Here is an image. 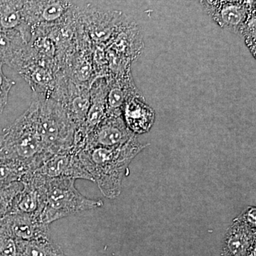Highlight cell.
I'll use <instances>...</instances> for the list:
<instances>
[{
    "instance_id": "obj_25",
    "label": "cell",
    "mask_w": 256,
    "mask_h": 256,
    "mask_svg": "<svg viewBox=\"0 0 256 256\" xmlns=\"http://www.w3.org/2000/svg\"><path fill=\"white\" fill-rule=\"evenodd\" d=\"M200 4L204 10L205 12L210 16H212L220 6V0H200Z\"/></svg>"
},
{
    "instance_id": "obj_19",
    "label": "cell",
    "mask_w": 256,
    "mask_h": 256,
    "mask_svg": "<svg viewBox=\"0 0 256 256\" xmlns=\"http://www.w3.org/2000/svg\"><path fill=\"white\" fill-rule=\"evenodd\" d=\"M21 256H66L50 236L28 240H16Z\"/></svg>"
},
{
    "instance_id": "obj_20",
    "label": "cell",
    "mask_w": 256,
    "mask_h": 256,
    "mask_svg": "<svg viewBox=\"0 0 256 256\" xmlns=\"http://www.w3.org/2000/svg\"><path fill=\"white\" fill-rule=\"evenodd\" d=\"M31 168L22 160L8 156H0V184L21 181Z\"/></svg>"
},
{
    "instance_id": "obj_22",
    "label": "cell",
    "mask_w": 256,
    "mask_h": 256,
    "mask_svg": "<svg viewBox=\"0 0 256 256\" xmlns=\"http://www.w3.org/2000/svg\"><path fill=\"white\" fill-rule=\"evenodd\" d=\"M240 35L244 38L246 44L250 53L256 58V10L250 12L246 21L242 25L240 30Z\"/></svg>"
},
{
    "instance_id": "obj_5",
    "label": "cell",
    "mask_w": 256,
    "mask_h": 256,
    "mask_svg": "<svg viewBox=\"0 0 256 256\" xmlns=\"http://www.w3.org/2000/svg\"><path fill=\"white\" fill-rule=\"evenodd\" d=\"M78 20L84 34L94 45L107 46L128 16L118 10L88 4L78 9Z\"/></svg>"
},
{
    "instance_id": "obj_1",
    "label": "cell",
    "mask_w": 256,
    "mask_h": 256,
    "mask_svg": "<svg viewBox=\"0 0 256 256\" xmlns=\"http://www.w3.org/2000/svg\"><path fill=\"white\" fill-rule=\"evenodd\" d=\"M148 146L141 144L134 136L121 146L84 148L77 152L102 195L114 200L121 194L130 164Z\"/></svg>"
},
{
    "instance_id": "obj_13",
    "label": "cell",
    "mask_w": 256,
    "mask_h": 256,
    "mask_svg": "<svg viewBox=\"0 0 256 256\" xmlns=\"http://www.w3.org/2000/svg\"><path fill=\"white\" fill-rule=\"evenodd\" d=\"M106 48L134 62L142 53L144 41L137 23L128 16Z\"/></svg>"
},
{
    "instance_id": "obj_12",
    "label": "cell",
    "mask_w": 256,
    "mask_h": 256,
    "mask_svg": "<svg viewBox=\"0 0 256 256\" xmlns=\"http://www.w3.org/2000/svg\"><path fill=\"white\" fill-rule=\"evenodd\" d=\"M8 233L15 240H28L50 236V225L43 223L40 216L28 214H10L1 218Z\"/></svg>"
},
{
    "instance_id": "obj_14",
    "label": "cell",
    "mask_w": 256,
    "mask_h": 256,
    "mask_svg": "<svg viewBox=\"0 0 256 256\" xmlns=\"http://www.w3.org/2000/svg\"><path fill=\"white\" fill-rule=\"evenodd\" d=\"M106 78L108 82L106 116H122V108L126 102L140 92L133 80L132 72L109 76Z\"/></svg>"
},
{
    "instance_id": "obj_4",
    "label": "cell",
    "mask_w": 256,
    "mask_h": 256,
    "mask_svg": "<svg viewBox=\"0 0 256 256\" xmlns=\"http://www.w3.org/2000/svg\"><path fill=\"white\" fill-rule=\"evenodd\" d=\"M102 206V200H92L82 195L76 188L75 180L46 176L45 203L40 220L50 225L60 218Z\"/></svg>"
},
{
    "instance_id": "obj_10",
    "label": "cell",
    "mask_w": 256,
    "mask_h": 256,
    "mask_svg": "<svg viewBox=\"0 0 256 256\" xmlns=\"http://www.w3.org/2000/svg\"><path fill=\"white\" fill-rule=\"evenodd\" d=\"M45 181L46 176L35 172L25 175L21 180L24 188L16 196L10 214H28L40 217L45 203Z\"/></svg>"
},
{
    "instance_id": "obj_16",
    "label": "cell",
    "mask_w": 256,
    "mask_h": 256,
    "mask_svg": "<svg viewBox=\"0 0 256 256\" xmlns=\"http://www.w3.org/2000/svg\"><path fill=\"white\" fill-rule=\"evenodd\" d=\"M28 41L18 32H6L0 28V63L18 72Z\"/></svg>"
},
{
    "instance_id": "obj_28",
    "label": "cell",
    "mask_w": 256,
    "mask_h": 256,
    "mask_svg": "<svg viewBox=\"0 0 256 256\" xmlns=\"http://www.w3.org/2000/svg\"><path fill=\"white\" fill-rule=\"evenodd\" d=\"M222 2H240L239 0H220Z\"/></svg>"
},
{
    "instance_id": "obj_26",
    "label": "cell",
    "mask_w": 256,
    "mask_h": 256,
    "mask_svg": "<svg viewBox=\"0 0 256 256\" xmlns=\"http://www.w3.org/2000/svg\"><path fill=\"white\" fill-rule=\"evenodd\" d=\"M250 11L256 10V0H239Z\"/></svg>"
},
{
    "instance_id": "obj_27",
    "label": "cell",
    "mask_w": 256,
    "mask_h": 256,
    "mask_svg": "<svg viewBox=\"0 0 256 256\" xmlns=\"http://www.w3.org/2000/svg\"><path fill=\"white\" fill-rule=\"evenodd\" d=\"M4 136L0 134V156H2L3 151H4Z\"/></svg>"
},
{
    "instance_id": "obj_7",
    "label": "cell",
    "mask_w": 256,
    "mask_h": 256,
    "mask_svg": "<svg viewBox=\"0 0 256 256\" xmlns=\"http://www.w3.org/2000/svg\"><path fill=\"white\" fill-rule=\"evenodd\" d=\"M77 10L78 8L70 0H25L24 18L32 30L65 22Z\"/></svg>"
},
{
    "instance_id": "obj_17",
    "label": "cell",
    "mask_w": 256,
    "mask_h": 256,
    "mask_svg": "<svg viewBox=\"0 0 256 256\" xmlns=\"http://www.w3.org/2000/svg\"><path fill=\"white\" fill-rule=\"evenodd\" d=\"M25 0H0V28L22 34L30 42L32 30L24 18Z\"/></svg>"
},
{
    "instance_id": "obj_9",
    "label": "cell",
    "mask_w": 256,
    "mask_h": 256,
    "mask_svg": "<svg viewBox=\"0 0 256 256\" xmlns=\"http://www.w3.org/2000/svg\"><path fill=\"white\" fill-rule=\"evenodd\" d=\"M34 172L47 178H82L94 182V178L82 164L78 152L72 150L54 154Z\"/></svg>"
},
{
    "instance_id": "obj_18",
    "label": "cell",
    "mask_w": 256,
    "mask_h": 256,
    "mask_svg": "<svg viewBox=\"0 0 256 256\" xmlns=\"http://www.w3.org/2000/svg\"><path fill=\"white\" fill-rule=\"evenodd\" d=\"M250 12L240 2H222L210 18L220 28L239 35Z\"/></svg>"
},
{
    "instance_id": "obj_6",
    "label": "cell",
    "mask_w": 256,
    "mask_h": 256,
    "mask_svg": "<svg viewBox=\"0 0 256 256\" xmlns=\"http://www.w3.org/2000/svg\"><path fill=\"white\" fill-rule=\"evenodd\" d=\"M58 101L69 120L78 129L85 121L90 102V86L74 82L60 72L50 95Z\"/></svg>"
},
{
    "instance_id": "obj_21",
    "label": "cell",
    "mask_w": 256,
    "mask_h": 256,
    "mask_svg": "<svg viewBox=\"0 0 256 256\" xmlns=\"http://www.w3.org/2000/svg\"><path fill=\"white\" fill-rule=\"evenodd\" d=\"M23 188L21 181L0 184V218L11 213L15 200Z\"/></svg>"
},
{
    "instance_id": "obj_15",
    "label": "cell",
    "mask_w": 256,
    "mask_h": 256,
    "mask_svg": "<svg viewBox=\"0 0 256 256\" xmlns=\"http://www.w3.org/2000/svg\"><path fill=\"white\" fill-rule=\"evenodd\" d=\"M122 116L127 127L136 136L149 132L156 118V112L146 104L141 92L132 96L126 102Z\"/></svg>"
},
{
    "instance_id": "obj_2",
    "label": "cell",
    "mask_w": 256,
    "mask_h": 256,
    "mask_svg": "<svg viewBox=\"0 0 256 256\" xmlns=\"http://www.w3.org/2000/svg\"><path fill=\"white\" fill-rule=\"evenodd\" d=\"M4 151L2 156L22 160L31 168L38 169L50 158L42 140L38 124V104L34 96L30 108L10 127L3 130Z\"/></svg>"
},
{
    "instance_id": "obj_23",
    "label": "cell",
    "mask_w": 256,
    "mask_h": 256,
    "mask_svg": "<svg viewBox=\"0 0 256 256\" xmlns=\"http://www.w3.org/2000/svg\"><path fill=\"white\" fill-rule=\"evenodd\" d=\"M3 64L0 63V114L8 105L10 92L16 82L8 78L3 72Z\"/></svg>"
},
{
    "instance_id": "obj_11",
    "label": "cell",
    "mask_w": 256,
    "mask_h": 256,
    "mask_svg": "<svg viewBox=\"0 0 256 256\" xmlns=\"http://www.w3.org/2000/svg\"><path fill=\"white\" fill-rule=\"evenodd\" d=\"M256 228L236 218L227 229L222 256H256Z\"/></svg>"
},
{
    "instance_id": "obj_8",
    "label": "cell",
    "mask_w": 256,
    "mask_h": 256,
    "mask_svg": "<svg viewBox=\"0 0 256 256\" xmlns=\"http://www.w3.org/2000/svg\"><path fill=\"white\" fill-rule=\"evenodd\" d=\"M134 136L136 134L127 127L122 116H106L104 120L88 134L82 150L96 146L112 148L121 146Z\"/></svg>"
},
{
    "instance_id": "obj_3",
    "label": "cell",
    "mask_w": 256,
    "mask_h": 256,
    "mask_svg": "<svg viewBox=\"0 0 256 256\" xmlns=\"http://www.w3.org/2000/svg\"><path fill=\"white\" fill-rule=\"evenodd\" d=\"M38 100V124L44 144L50 156L73 150L77 128L58 101L33 92Z\"/></svg>"
},
{
    "instance_id": "obj_24",
    "label": "cell",
    "mask_w": 256,
    "mask_h": 256,
    "mask_svg": "<svg viewBox=\"0 0 256 256\" xmlns=\"http://www.w3.org/2000/svg\"><path fill=\"white\" fill-rule=\"evenodd\" d=\"M237 220L248 224L256 228V206H248L240 214L236 217Z\"/></svg>"
}]
</instances>
